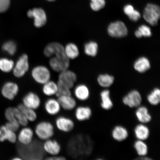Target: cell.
<instances>
[{"instance_id": "obj_2", "label": "cell", "mask_w": 160, "mask_h": 160, "mask_svg": "<svg viewBox=\"0 0 160 160\" xmlns=\"http://www.w3.org/2000/svg\"><path fill=\"white\" fill-rule=\"evenodd\" d=\"M143 17L145 21L150 25H157L160 17L159 6L154 4H148L144 10Z\"/></svg>"}, {"instance_id": "obj_9", "label": "cell", "mask_w": 160, "mask_h": 160, "mask_svg": "<svg viewBox=\"0 0 160 160\" xmlns=\"http://www.w3.org/2000/svg\"><path fill=\"white\" fill-rule=\"evenodd\" d=\"M77 79L76 74L68 69L60 73L58 82L71 89L74 87Z\"/></svg>"}, {"instance_id": "obj_12", "label": "cell", "mask_w": 160, "mask_h": 160, "mask_svg": "<svg viewBox=\"0 0 160 160\" xmlns=\"http://www.w3.org/2000/svg\"><path fill=\"white\" fill-rule=\"evenodd\" d=\"M34 132L31 128L23 127L17 136V140L22 145H29L33 142Z\"/></svg>"}, {"instance_id": "obj_33", "label": "cell", "mask_w": 160, "mask_h": 160, "mask_svg": "<svg viewBox=\"0 0 160 160\" xmlns=\"http://www.w3.org/2000/svg\"><path fill=\"white\" fill-rule=\"evenodd\" d=\"M135 35L138 38L142 37H149L152 35L151 29L146 25H143L140 26L138 28L135 32Z\"/></svg>"}, {"instance_id": "obj_19", "label": "cell", "mask_w": 160, "mask_h": 160, "mask_svg": "<svg viewBox=\"0 0 160 160\" xmlns=\"http://www.w3.org/2000/svg\"><path fill=\"white\" fill-rule=\"evenodd\" d=\"M111 95V92L108 89L103 90L100 93L101 107L102 109L106 111L111 109L113 107V103Z\"/></svg>"}, {"instance_id": "obj_26", "label": "cell", "mask_w": 160, "mask_h": 160, "mask_svg": "<svg viewBox=\"0 0 160 160\" xmlns=\"http://www.w3.org/2000/svg\"><path fill=\"white\" fill-rule=\"evenodd\" d=\"M114 81V77L108 74L100 75L97 78L98 83L100 87L104 89H108L111 87Z\"/></svg>"}, {"instance_id": "obj_45", "label": "cell", "mask_w": 160, "mask_h": 160, "mask_svg": "<svg viewBox=\"0 0 160 160\" xmlns=\"http://www.w3.org/2000/svg\"><path fill=\"white\" fill-rule=\"evenodd\" d=\"M22 158H19V157H16L14 158L13 159V160H22Z\"/></svg>"}, {"instance_id": "obj_16", "label": "cell", "mask_w": 160, "mask_h": 160, "mask_svg": "<svg viewBox=\"0 0 160 160\" xmlns=\"http://www.w3.org/2000/svg\"><path fill=\"white\" fill-rule=\"evenodd\" d=\"M129 135L128 130L121 125L115 126L111 131V136L115 141L122 142L127 139Z\"/></svg>"}, {"instance_id": "obj_3", "label": "cell", "mask_w": 160, "mask_h": 160, "mask_svg": "<svg viewBox=\"0 0 160 160\" xmlns=\"http://www.w3.org/2000/svg\"><path fill=\"white\" fill-rule=\"evenodd\" d=\"M122 102L124 105L131 108H137L142 105V97L138 91L133 89L124 96Z\"/></svg>"}, {"instance_id": "obj_37", "label": "cell", "mask_w": 160, "mask_h": 160, "mask_svg": "<svg viewBox=\"0 0 160 160\" xmlns=\"http://www.w3.org/2000/svg\"><path fill=\"white\" fill-rule=\"evenodd\" d=\"M90 6L94 11H99L103 8L105 5V0H91Z\"/></svg>"}, {"instance_id": "obj_18", "label": "cell", "mask_w": 160, "mask_h": 160, "mask_svg": "<svg viewBox=\"0 0 160 160\" xmlns=\"http://www.w3.org/2000/svg\"><path fill=\"white\" fill-rule=\"evenodd\" d=\"M134 134L137 139L145 141L150 137V129L147 124L139 123L135 126Z\"/></svg>"}, {"instance_id": "obj_25", "label": "cell", "mask_w": 160, "mask_h": 160, "mask_svg": "<svg viewBox=\"0 0 160 160\" xmlns=\"http://www.w3.org/2000/svg\"><path fill=\"white\" fill-rule=\"evenodd\" d=\"M133 147L138 157L148 156L149 148L145 141L137 139L134 143Z\"/></svg>"}, {"instance_id": "obj_23", "label": "cell", "mask_w": 160, "mask_h": 160, "mask_svg": "<svg viewBox=\"0 0 160 160\" xmlns=\"http://www.w3.org/2000/svg\"><path fill=\"white\" fill-rule=\"evenodd\" d=\"M74 92L75 97L80 101H85L90 97V91L89 88L83 84L77 86Z\"/></svg>"}, {"instance_id": "obj_32", "label": "cell", "mask_w": 160, "mask_h": 160, "mask_svg": "<svg viewBox=\"0 0 160 160\" xmlns=\"http://www.w3.org/2000/svg\"><path fill=\"white\" fill-rule=\"evenodd\" d=\"M15 64L11 59L2 58L0 59V70L5 73H8L12 71Z\"/></svg>"}, {"instance_id": "obj_31", "label": "cell", "mask_w": 160, "mask_h": 160, "mask_svg": "<svg viewBox=\"0 0 160 160\" xmlns=\"http://www.w3.org/2000/svg\"><path fill=\"white\" fill-rule=\"evenodd\" d=\"M98 46L95 42L91 41L85 44L84 52L86 55L95 57L97 54Z\"/></svg>"}, {"instance_id": "obj_5", "label": "cell", "mask_w": 160, "mask_h": 160, "mask_svg": "<svg viewBox=\"0 0 160 160\" xmlns=\"http://www.w3.org/2000/svg\"><path fill=\"white\" fill-rule=\"evenodd\" d=\"M49 64L54 71L60 73L68 68L69 59L66 55L53 56L50 59Z\"/></svg>"}, {"instance_id": "obj_46", "label": "cell", "mask_w": 160, "mask_h": 160, "mask_svg": "<svg viewBox=\"0 0 160 160\" xmlns=\"http://www.w3.org/2000/svg\"><path fill=\"white\" fill-rule=\"evenodd\" d=\"M47 1L50 2H53L55 1V0H47Z\"/></svg>"}, {"instance_id": "obj_7", "label": "cell", "mask_w": 160, "mask_h": 160, "mask_svg": "<svg viewBox=\"0 0 160 160\" xmlns=\"http://www.w3.org/2000/svg\"><path fill=\"white\" fill-rule=\"evenodd\" d=\"M107 31L108 34L113 38L124 37L128 33L127 26L123 22L121 21L113 22L110 24Z\"/></svg>"}, {"instance_id": "obj_8", "label": "cell", "mask_w": 160, "mask_h": 160, "mask_svg": "<svg viewBox=\"0 0 160 160\" xmlns=\"http://www.w3.org/2000/svg\"><path fill=\"white\" fill-rule=\"evenodd\" d=\"M29 63L28 57L26 54H23L19 58L14 66L13 72L16 77H22L28 71Z\"/></svg>"}, {"instance_id": "obj_38", "label": "cell", "mask_w": 160, "mask_h": 160, "mask_svg": "<svg viewBox=\"0 0 160 160\" xmlns=\"http://www.w3.org/2000/svg\"><path fill=\"white\" fill-rule=\"evenodd\" d=\"M8 129L14 132L18 131L20 125L17 120L11 121H8L5 125Z\"/></svg>"}, {"instance_id": "obj_21", "label": "cell", "mask_w": 160, "mask_h": 160, "mask_svg": "<svg viewBox=\"0 0 160 160\" xmlns=\"http://www.w3.org/2000/svg\"><path fill=\"white\" fill-rule=\"evenodd\" d=\"M7 141L12 143H15L17 141V136L15 132L8 129L5 125L0 127V141Z\"/></svg>"}, {"instance_id": "obj_17", "label": "cell", "mask_w": 160, "mask_h": 160, "mask_svg": "<svg viewBox=\"0 0 160 160\" xmlns=\"http://www.w3.org/2000/svg\"><path fill=\"white\" fill-rule=\"evenodd\" d=\"M61 108L66 111H72L77 107V102L72 95H64L58 97Z\"/></svg>"}, {"instance_id": "obj_35", "label": "cell", "mask_w": 160, "mask_h": 160, "mask_svg": "<svg viewBox=\"0 0 160 160\" xmlns=\"http://www.w3.org/2000/svg\"><path fill=\"white\" fill-rule=\"evenodd\" d=\"M2 49L10 55L12 56L15 54L17 51V46L14 42L9 41L4 44Z\"/></svg>"}, {"instance_id": "obj_42", "label": "cell", "mask_w": 160, "mask_h": 160, "mask_svg": "<svg viewBox=\"0 0 160 160\" xmlns=\"http://www.w3.org/2000/svg\"><path fill=\"white\" fill-rule=\"evenodd\" d=\"M135 9L131 5H127L125 6L123 8L124 12L125 14L129 17Z\"/></svg>"}, {"instance_id": "obj_40", "label": "cell", "mask_w": 160, "mask_h": 160, "mask_svg": "<svg viewBox=\"0 0 160 160\" xmlns=\"http://www.w3.org/2000/svg\"><path fill=\"white\" fill-rule=\"evenodd\" d=\"M10 0H0V13L7 11L10 7Z\"/></svg>"}, {"instance_id": "obj_4", "label": "cell", "mask_w": 160, "mask_h": 160, "mask_svg": "<svg viewBox=\"0 0 160 160\" xmlns=\"http://www.w3.org/2000/svg\"><path fill=\"white\" fill-rule=\"evenodd\" d=\"M31 75L36 82L42 85L50 81L51 77L49 69L44 66H38L33 68Z\"/></svg>"}, {"instance_id": "obj_20", "label": "cell", "mask_w": 160, "mask_h": 160, "mask_svg": "<svg viewBox=\"0 0 160 160\" xmlns=\"http://www.w3.org/2000/svg\"><path fill=\"white\" fill-rule=\"evenodd\" d=\"M92 111L88 106H79L76 109L75 116L76 119L80 122L87 121L91 118Z\"/></svg>"}, {"instance_id": "obj_15", "label": "cell", "mask_w": 160, "mask_h": 160, "mask_svg": "<svg viewBox=\"0 0 160 160\" xmlns=\"http://www.w3.org/2000/svg\"><path fill=\"white\" fill-rule=\"evenodd\" d=\"M42 148L44 151L51 156L58 155L61 151L59 143L56 140L51 139L45 141Z\"/></svg>"}, {"instance_id": "obj_10", "label": "cell", "mask_w": 160, "mask_h": 160, "mask_svg": "<svg viewBox=\"0 0 160 160\" xmlns=\"http://www.w3.org/2000/svg\"><path fill=\"white\" fill-rule=\"evenodd\" d=\"M19 91V86L17 83L8 82L5 83L2 87L1 93L6 99L12 101L15 99Z\"/></svg>"}, {"instance_id": "obj_6", "label": "cell", "mask_w": 160, "mask_h": 160, "mask_svg": "<svg viewBox=\"0 0 160 160\" xmlns=\"http://www.w3.org/2000/svg\"><path fill=\"white\" fill-rule=\"evenodd\" d=\"M28 17L33 18L34 25L38 28L43 27L47 22V16L44 10L41 8H35L29 10L27 13Z\"/></svg>"}, {"instance_id": "obj_44", "label": "cell", "mask_w": 160, "mask_h": 160, "mask_svg": "<svg viewBox=\"0 0 160 160\" xmlns=\"http://www.w3.org/2000/svg\"><path fill=\"white\" fill-rule=\"evenodd\" d=\"M136 159L139 160H152V159L149 157H148V156H144V157H138Z\"/></svg>"}, {"instance_id": "obj_14", "label": "cell", "mask_w": 160, "mask_h": 160, "mask_svg": "<svg viewBox=\"0 0 160 160\" xmlns=\"http://www.w3.org/2000/svg\"><path fill=\"white\" fill-rule=\"evenodd\" d=\"M135 115L140 123L147 124L152 120V117L148 109L145 106L141 105L137 108Z\"/></svg>"}, {"instance_id": "obj_22", "label": "cell", "mask_w": 160, "mask_h": 160, "mask_svg": "<svg viewBox=\"0 0 160 160\" xmlns=\"http://www.w3.org/2000/svg\"><path fill=\"white\" fill-rule=\"evenodd\" d=\"M44 107L46 112L52 116L59 113L61 108L58 101L54 98L48 99L45 102Z\"/></svg>"}, {"instance_id": "obj_27", "label": "cell", "mask_w": 160, "mask_h": 160, "mask_svg": "<svg viewBox=\"0 0 160 160\" xmlns=\"http://www.w3.org/2000/svg\"><path fill=\"white\" fill-rule=\"evenodd\" d=\"M17 108L23 114L29 122H33L37 118V115L35 110L26 107L22 103H20Z\"/></svg>"}, {"instance_id": "obj_34", "label": "cell", "mask_w": 160, "mask_h": 160, "mask_svg": "<svg viewBox=\"0 0 160 160\" xmlns=\"http://www.w3.org/2000/svg\"><path fill=\"white\" fill-rule=\"evenodd\" d=\"M13 110L15 118L20 126L22 127H27L28 124L29 122L25 115L17 107L13 108Z\"/></svg>"}, {"instance_id": "obj_41", "label": "cell", "mask_w": 160, "mask_h": 160, "mask_svg": "<svg viewBox=\"0 0 160 160\" xmlns=\"http://www.w3.org/2000/svg\"><path fill=\"white\" fill-rule=\"evenodd\" d=\"M128 17L131 21L137 22L141 18V14L139 11L135 10L133 12L131 15L129 16Z\"/></svg>"}, {"instance_id": "obj_13", "label": "cell", "mask_w": 160, "mask_h": 160, "mask_svg": "<svg viewBox=\"0 0 160 160\" xmlns=\"http://www.w3.org/2000/svg\"><path fill=\"white\" fill-rule=\"evenodd\" d=\"M55 123L57 128L59 131L64 132H71L75 127V124L72 120L69 118L63 116L57 118Z\"/></svg>"}, {"instance_id": "obj_43", "label": "cell", "mask_w": 160, "mask_h": 160, "mask_svg": "<svg viewBox=\"0 0 160 160\" xmlns=\"http://www.w3.org/2000/svg\"><path fill=\"white\" fill-rule=\"evenodd\" d=\"M46 159L48 160H64L66 159V158L64 157L57 155L51 156V157L47 158Z\"/></svg>"}, {"instance_id": "obj_30", "label": "cell", "mask_w": 160, "mask_h": 160, "mask_svg": "<svg viewBox=\"0 0 160 160\" xmlns=\"http://www.w3.org/2000/svg\"><path fill=\"white\" fill-rule=\"evenodd\" d=\"M65 55L69 59H75L78 57L79 50L77 45L73 43H69L64 48Z\"/></svg>"}, {"instance_id": "obj_36", "label": "cell", "mask_w": 160, "mask_h": 160, "mask_svg": "<svg viewBox=\"0 0 160 160\" xmlns=\"http://www.w3.org/2000/svg\"><path fill=\"white\" fill-rule=\"evenodd\" d=\"M58 90L56 96L57 98L64 95H71L72 94L71 89L61 83L57 82Z\"/></svg>"}, {"instance_id": "obj_11", "label": "cell", "mask_w": 160, "mask_h": 160, "mask_svg": "<svg viewBox=\"0 0 160 160\" xmlns=\"http://www.w3.org/2000/svg\"><path fill=\"white\" fill-rule=\"evenodd\" d=\"M22 103L26 107L35 110L39 108L41 101L37 94L33 92H29L23 97Z\"/></svg>"}, {"instance_id": "obj_39", "label": "cell", "mask_w": 160, "mask_h": 160, "mask_svg": "<svg viewBox=\"0 0 160 160\" xmlns=\"http://www.w3.org/2000/svg\"><path fill=\"white\" fill-rule=\"evenodd\" d=\"M5 116L8 121L17 120L15 118L12 107H9L6 109L5 112Z\"/></svg>"}, {"instance_id": "obj_28", "label": "cell", "mask_w": 160, "mask_h": 160, "mask_svg": "<svg viewBox=\"0 0 160 160\" xmlns=\"http://www.w3.org/2000/svg\"><path fill=\"white\" fill-rule=\"evenodd\" d=\"M148 102L153 106H157L160 103V90L159 88H154L147 96Z\"/></svg>"}, {"instance_id": "obj_24", "label": "cell", "mask_w": 160, "mask_h": 160, "mask_svg": "<svg viewBox=\"0 0 160 160\" xmlns=\"http://www.w3.org/2000/svg\"><path fill=\"white\" fill-rule=\"evenodd\" d=\"M134 68L136 71L140 73H145L151 68V63L147 58L140 57L135 62Z\"/></svg>"}, {"instance_id": "obj_1", "label": "cell", "mask_w": 160, "mask_h": 160, "mask_svg": "<svg viewBox=\"0 0 160 160\" xmlns=\"http://www.w3.org/2000/svg\"><path fill=\"white\" fill-rule=\"evenodd\" d=\"M35 132L39 139L46 141L52 137L54 134V128L50 122L42 121L36 125Z\"/></svg>"}, {"instance_id": "obj_29", "label": "cell", "mask_w": 160, "mask_h": 160, "mask_svg": "<svg viewBox=\"0 0 160 160\" xmlns=\"http://www.w3.org/2000/svg\"><path fill=\"white\" fill-rule=\"evenodd\" d=\"M57 83L53 81H49L43 85L42 92L44 94L48 97L55 95L57 93Z\"/></svg>"}]
</instances>
